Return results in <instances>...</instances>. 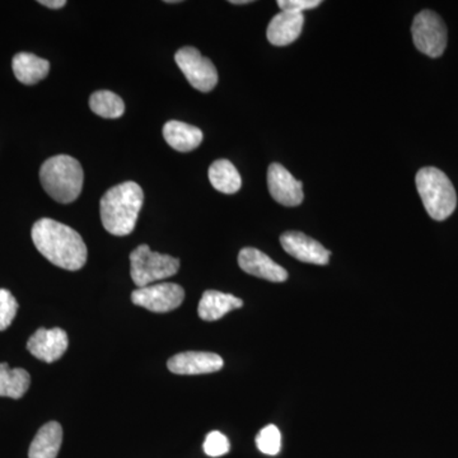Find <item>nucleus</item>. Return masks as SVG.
I'll use <instances>...</instances> for the list:
<instances>
[{
	"mask_svg": "<svg viewBox=\"0 0 458 458\" xmlns=\"http://www.w3.org/2000/svg\"><path fill=\"white\" fill-rule=\"evenodd\" d=\"M41 5H45V7L51 9H60L64 7L66 4L65 0H40Z\"/></svg>",
	"mask_w": 458,
	"mask_h": 458,
	"instance_id": "nucleus-26",
	"label": "nucleus"
},
{
	"mask_svg": "<svg viewBox=\"0 0 458 458\" xmlns=\"http://www.w3.org/2000/svg\"><path fill=\"white\" fill-rule=\"evenodd\" d=\"M31 384V377L22 369H11L7 363H0V396L21 399L25 396Z\"/></svg>",
	"mask_w": 458,
	"mask_h": 458,
	"instance_id": "nucleus-19",
	"label": "nucleus"
},
{
	"mask_svg": "<svg viewBox=\"0 0 458 458\" xmlns=\"http://www.w3.org/2000/svg\"><path fill=\"white\" fill-rule=\"evenodd\" d=\"M238 265L241 269L256 278L269 280L273 283H283L288 279V273L284 267H280L269 256L254 247H246L241 250L238 255Z\"/></svg>",
	"mask_w": 458,
	"mask_h": 458,
	"instance_id": "nucleus-13",
	"label": "nucleus"
},
{
	"mask_svg": "<svg viewBox=\"0 0 458 458\" xmlns=\"http://www.w3.org/2000/svg\"><path fill=\"white\" fill-rule=\"evenodd\" d=\"M204 452L209 457H221L227 454L231 445L227 437L221 432H210L204 442Z\"/></svg>",
	"mask_w": 458,
	"mask_h": 458,
	"instance_id": "nucleus-24",
	"label": "nucleus"
},
{
	"mask_svg": "<svg viewBox=\"0 0 458 458\" xmlns=\"http://www.w3.org/2000/svg\"><path fill=\"white\" fill-rule=\"evenodd\" d=\"M18 303L7 289L0 288V331L7 330L16 318Z\"/></svg>",
	"mask_w": 458,
	"mask_h": 458,
	"instance_id": "nucleus-23",
	"label": "nucleus"
},
{
	"mask_svg": "<svg viewBox=\"0 0 458 458\" xmlns=\"http://www.w3.org/2000/svg\"><path fill=\"white\" fill-rule=\"evenodd\" d=\"M164 137L168 146L182 153L197 149L204 140L203 131L197 126L176 120L165 123Z\"/></svg>",
	"mask_w": 458,
	"mask_h": 458,
	"instance_id": "nucleus-15",
	"label": "nucleus"
},
{
	"mask_svg": "<svg viewBox=\"0 0 458 458\" xmlns=\"http://www.w3.org/2000/svg\"><path fill=\"white\" fill-rule=\"evenodd\" d=\"M280 243L286 254L307 264L327 265L331 252L313 238L301 232H285L280 237Z\"/></svg>",
	"mask_w": 458,
	"mask_h": 458,
	"instance_id": "nucleus-12",
	"label": "nucleus"
},
{
	"mask_svg": "<svg viewBox=\"0 0 458 458\" xmlns=\"http://www.w3.org/2000/svg\"><path fill=\"white\" fill-rule=\"evenodd\" d=\"M209 180L213 188L223 194H236L242 185L237 168L228 159H218L210 165Z\"/></svg>",
	"mask_w": 458,
	"mask_h": 458,
	"instance_id": "nucleus-20",
	"label": "nucleus"
},
{
	"mask_svg": "<svg viewBox=\"0 0 458 458\" xmlns=\"http://www.w3.org/2000/svg\"><path fill=\"white\" fill-rule=\"evenodd\" d=\"M31 236L33 245L51 264L71 271L82 269L86 265V243L69 225L42 218L33 225Z\"/></svg>",
	"mask_w": 458,
	"mask_h": 458,
	"instance_id": "nucleus-1",
	"label": "nucleus"
},
{
	"mask_svg": "<svg viewBox=\"0 0 458 458\" xmlns=\"http://www.w3.org/2000/svg\"><path fill=\"white\" fill-rule=\"evenodd\" d=\"M242 306L243 301L234 295L218 291H207L199 302L198 312L204 321H216Z\"/></svg>",
	"mask_w": 458,
	"mask_h": 458,
	"instance_id": "nucleus-16",
	"label": "nucleus"
},
{
	"mask_svg": "<svg viewBox=\"0 0 458 458\" xmlns=\"http://www.w3.org/2000/svg\"><path fill=\"white\" fill-rule=\"evenodd\" d=\"M174 62L195 89L210 92L216 89L218 72L213 63L195 47H186L177 51Z\"/></svg>",
	"mask_w": 458,
	"mask_h": 458,
	"instance_id": "nucleus-7",
	"label": "nucleus"
},
{
	"mask_svg": "<svg viewBox=\"0 0 458 458\" xmlns=\"http://www.w3.org/2000/svg\"><path fill=\"white\" fill-rule=\"evenodd\" d=\"M83 168L71 156L51 157L40 168L42 188L57 203H73L83 188Z\"/></svg>",
	"mask_w": 458,
	"mask_h": 458,
	"instance_id": "nucleus-3",
	"label": "nucleus"
},
{
	"mask_svg": "<svg viewBox=\"0 0 458 458\" xmlns=\"http://www.w3.org/2000/svg\"><path fill=\"white\" fill-rule=\"evenodd\" d=\"M12 68H13L17 81L26 86H33L47 77L50 72V63L33 55V54L20 53L13 57Z\"/></svg>",
	"mask_w": 458,
	"mask_h": 458,
	"instance_id": "nucleus-17",
	"label": "nucleus"
},
{
	"mask_svg": "<svg viewBox=\"0 0 458 458\" xmlns=\"http://www.w3.org/2000/svg\"><path fill=\"white\" fill-rule=\"evenodd\" d=\"M417 189L427 213L434 221H445L457 207V194L445 172L424 167L417 174Z\"/></svg>",
	"mask_w": 458,
	"mask_h": 458,
	"instance_id": "nucleus-4",
	"label": "nucleus"
},
{
	"mask_svg": "<svg viewBox=\"0 0 458 458\" xmlns=\"http://www.w3.org/2000/svg\"><path fill=\"white\" fill-rule=\"evenodd\" d=\"M232 4H249L250 0H232Z\"/></svg>",
	"mask_w": 458,
	"mask_h": 458,
	"instance_id": "nucleus-27",
	"label": "nucleus"
},
{
	"mask_svg": "<svg viewBox=\"0 0 458 458\" xmlns=\"http://www.w3.org/2000/svg\"><path fill=\"white\" fill-rule=\"evenodd\" d=\"M411 33L415 47L428 56H442L447 47V27L436 12L427 9L417 14L412 22Z\"/></svg>",
	"mask_w": 458,
	"mask_h": 458,
	"instance_id": "nucleus-6",
	"label": "nucleus"
},
{
	"mask_svg": "<svg viewBox=\"0 0 458 458\" xmlns=\"http://www.w3.org/2000/svg\"><path fill=\"white\" fill-rule=\"evenodd\" d=\"M179 269V259L158 254L148 245L138 246L131 254V276L138 288L171 278Z\"/></svg>",
	"mask_w": 458,
	"mask_h": 458,
	"instance_id": "nucleus-5",
	"label": "nucleus"
},
{
	"mask_svg": "<svg viewBox=\"0 0 458 458\" xmlns=\"http://www.w3.org/2000/svg\"><path fill=\"white\" fill-rule=\"evenodd\" d=\"M89 107L98 116L105 119H119L125 113V104L122 98L111 90H98L89 98Z\"/></svg>",
	"mask_w": 458,
	"mask_h": 458,
	"instance_id": "nucleus-21",
	"label": "nucleus"
},
{
	"mask_svg": "<svg viewBox=\"0 0 458 458\" xmlns=\"http://www.w3.org/2000/svg\"><path fill=\"white\" fill-rule=\"evenodd\" d=\"M63 442V428L56 421L45 424L30 445L29 458H56Z\"/></svg>",
	"mask_w": 458,
	"mask_h": 458,
	"instance_id": "nucleus-18",
	"label": "nucleus"
},
{
	"mask_svg": "<svg viewBox=\"0 0 458 458\" xmlns=\"http://www.w3.org/2000/svg\"><path fill=\"white\" fill-rule=\"evenodd\" d=\"M304 16L302 13L280 12L267 26V40L276 47H286L297 40L302 33Z\"/></svg>",
	"mask_w": 458,
	"mask_h": 458,
	"instance_id": "nucleus-14",
	"label": "nucleus"
},
{
	"mask_svg": "<svg viewBox=\"0 0 458 458\" xmlns=\"http://www.w3.org/2000/svg\"><path fill=\"white\" fill-rule=\"evenodd\" d=\"M267 186L274 200L285 207H297L303 201V186L292 176L284 165H270L267 170Z\"/></svg>",
	"mask_w": 458,
	"mask_h": 458,
	"instance_id": "nucleus-10",
	"label": "nucleus"
},
{
	"mask_svg": "<svg viewBox=\"0 0 458 458\" xmlns=\"http://www.w3.org/2000/svg\"><path fill=\"white\" fill-rule=\"evenodd\" d=\"M185 300L182 286L174 283H159L135 289L131 293V302L147 309L148 311L165 313L174 311Z\"/></svg>",
	"mask_w": 458,
	"mask_h": 458,
	"instance_id": "nucleus-8",
	"label": "nucleus"
},
{
	"mask_svg": "<svg viewBox=\"0 0 458 458\" xmlns=\"http://www.w3.org/2000/svg\"><path fill=\"white\" fill-rule=\"evenodd\" d=\"M143 201V190L132 181L107 190L99 201V214L108 233L119 237L131 234L137 225Z\"/></svg>",
	"mask_w": 458,
	"mask_h": 458,
	"instance_id": "nucleus-2",
	"label": "nucleus"
},
{
	"mask_svg": "<svg viewBox=\"0 0 458 458\" xmlns=\"http://www.w3.org/2000/svg\"><path fill=\"white\" fill-rule=\"evenodd\" d=\"M68 345V335L59 327L38 328L27 342L29 352L45 363L59 360L64 355Z\"/></svg>",
	"mask_w": 458,
	"mask_h": 458,
	"instance_id": "nucleus-9",
	"label": "nucleus"
},
{
	"mask_svg": "<svg viewBox=\"0 0 458 458\" xmlns=\"http://www.w3.org/2000/svg\"><path fill=\"white\" fill-rule=\"evenodd\" d=\"M321 3V0H278V5L282 12L302 14L304 11L318 8Z\"/></svg>",
	"mask_w": 458,
	"mask_h": 458,
	"instance_id": "nucleus-25",
	"label": "nucleus"
},
{
	"mask_svg": "<svg viewBox=\"0 0 458 458\" xmlns=\"http://www.w3.org/2000/svg\"><path fill=\"white\" fill-rule=\"evenodd\" d=\"M225 366L222 357L216 352H183L174 355L167 367L174 375L195 376L218 372Z\"/></svg>",
	"mask_w": 458,
	"mask_h": 458,
	"instance_id": "nucleus-11",
	"label": "nucleus"
},
{
	"mask_svg": "<svg viewBox=\"0 0 458 458\" xmlns=\"http://www.w3.org/2000/svg\"><path fill=\"white\" fill-rule=\"evenodd\" d=\"M256 445H258L259 451L262 452L267 456H276L282 448V434L278 427L270 426L262 428L260 433L256 437Z\"/></svg>",
	"mask_w": 458,
	"mask_h": 458,
	"instance_id": "nucleus-22",
	"label": "nucleus"
}]
</instances>
